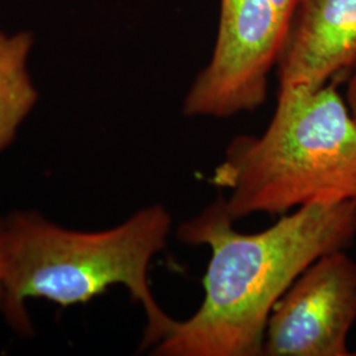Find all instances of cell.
I'll return each mask as SVG.
<instances>
[{
	"mask_svg": "<svg viewBox=\"0 0 356 356\" xmlns=\"http://www.w3.org/2000/svg\"><path fill=\"white\" fill-rule=\"evenodd\" d=\"M356 64V0H298L277 61L280 88H318Z\"/></svg>",
	"mask_w": 356,
	"mask_h": 356,
	"instance_id": "cell-6",
	"label": "cell"
},
{
	"mask_svg": "<svg viewBox=\"0 0 356 356\" xmlns=\"http://www.w3.org/2000/svg\"><path fill=\"white\" fill-rule=\"evenodd\" d=\"M6 257H7V243H6V231L3 220H0V285L6 275Z\"/></svg>",
	"mask_w": 356,
	"mask_h": 356,
	"instance_id": "cell-9",
	"label": "cell"
},
{
	"mask_svg": "<svg viewBox=\"0 0 356 356\" xmlns=\"http://www.w3.org/2000/svg\"><path fill=\"white\" fill-rule=\"evenodd\" d=\"M297 1L219 0L214 49L185 95L184 115L227 119L266 102Z\"/></svg>",
	"mask_w": 356,
	"mask_h": 356,
	"instance_id": "cell-4",
	"label": "cell"
},
{
	"mask_svg": "<svg viewBox=\"0 0 356 356\" xmlns=\"http://www.w3.org/2000/svg\"><path fill=\"white\" fill-rule=\"evenodd\" d=\"M3 225L7 257L0 302L15 330L31 332L26 300L69 307L88 304L115 285L124 286L145 313L140 350L153 348L170 330L175 318L156 302L149 284L151 261L165 248L172 229V216L163 204L95 232L64 229L24 211L13 213Z\"/></svg>",
	"mask_w": 356,
	"mask_h": 356,
	"instance_id": "cell-2",
	"label": "cell"
},
{
	"mask_svg": "<svg viewBox=\"0 0 356 356\" xmlns=\"http://www.w3.org/2000/svg\"><path fill=\"white\" fill-rule=\"evenodd\" d=\"M223 197L179 225L177 239L206 245L204 301L175 319L152 348L159 356H263L269 314L306 268L346 251L356 238V202H314L279 216L270 227L241 232Z\"/></svg>",
	"mask_w": 356,
	"mask_h": 356,
	"instance_id": "cell-1",
	"label": "cell"
},
{
	"mask_svg": "<svg viewBox=\"0 0 356 356\" xmlns=\"http://www.w3.org/2000/svg\"><path fill=\"white\" fill-rule=\"evenodd\" d=\"M210 182L236 222L314 202H356V118L334 82L280 88L261 135L234 138Z\"/></svg>",
	"mask_w": 356,
	"mask_h": 356,
	"instance_id": "cell-3",
	"label": "cell"
},
{
	"mask_svg": "<svg viewBox=\"0 0 356 356\" xmlns=\"http://www.w3.org/2000/svg\"><path fill=\"white\" fill-rule=\"evenodd\" d=\"M346 102L348 104L351 113L356 118V64L348 73V82L346 89Z\"/></svg>",
	"mask_w": 356,
	"mask_h": 356,
	"instance_id": "cell-8",
	"label": "cell"
},
{
	"mask_svg": "<svg viewBox=\"0 0 356 356\" xmlns=\"http://www.w3.org/2000/svg\"><path fill=\"white\" fill-rule=\"evenodd\" d=\"M35 38L28 31H0V152L8 148L38 102L26 63Z\"/></svg>",
	"mask_w": 356,
	"mask_h": 356,
	"instance_id": "cell-7",
	"label": "cell"
},
{
	"mask_svg": "<svg viewBox=\"0 0 356 356\" xmlns=\"http://www.w3.org/2000/svg\"><path fill=\"white\" fill-rule=\"evenodd\" d=\"M356 321V261L323 254L293 281L268 318L263 356H351Z\"/></svg>",
	"mask_w": 356,
	"mask_h": 356,
	"instance_id": "cell-5",
	"label": "cell"
}]
</instances>
